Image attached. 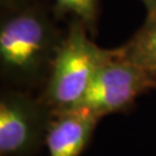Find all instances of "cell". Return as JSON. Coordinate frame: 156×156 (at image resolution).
<instances>
[{
    "instance_id": "7a4b0ae2",
    "label": "cell",
    "mask_w": 156,
    "mask_h": 156,
    "mask_svg": "<svg viewBox=\"0 0 156 156\" xmlns=\"http://www.w3.org/2000/svg\"><path fill=\"white\" fill-rule=\"evenodd\" d=\"M106 49L93 41L76 19L67 21L66 33L38 96L53 111L76 106L83 98Z\"/></svg>"
},
{
    "instance_id": "3957f363",
    "label": "cell",
    "mask_w": 156,
    "mask_h": 156,
    "mask_svg": "<svg viewBox=\"0 0 156 156\" xmlns=\"http://www.w3.org/2000/svg\"><path fill=\"white\" fill-rule=\"evenodd\" d=\"M55 111L31 91L1 88L0 156H35L45 146Z\"/></svg>"
},
{
    "instance_id": "277c9868",
    "label": "cell",
    "mask_w": 156,
    "mask_h": 156,
    "mask_svg": "<svg viewBox=\"0 0 156 156\" xmlns=\"http://www.w3.org/2000/svg\"><path fill=\"white\" fill-rule=\"evenodd\" d=\"M156 90L154 82L144 71L124 58L117 49H106L83 98V106L103 118L112 113H126L145 93Z\"/></svg>"
},
{
    "instance_id": "6da1fadb",
    "label": "cell",
    "mask_w": 156,
    "mask_h": 156,
    "mask_svg": "<svg viewBox=\"0 0 156 156\" xmlns=\"http://www.w3.org/2000/svg\"><path fill=\"white\" fill-rule=\"evenodd\" d=\"M59 21L42 0L0 13L2 88L41 91L66 33Z\"/></svg>"
},
{
    "instance_id": "8992f818",
    "label": "cell",
    "mask_w": 156,
    "mask_h": 156,
    "mask_svg": "<svg viewBox=\"0 0 156 156\" xmlns=\"http://www.w3.org/2000/svg\"><path fill=\"white\" fill-rule=\"evenodd\" d=\"M116 49L156 82V12L147 13L141 27Z\"/></svg>"
},
{
    "instance_id": "9c48e42d",
    "label": "cell",
    "mask_w": 156,
    "mask_h": 156,
    "mask_svg": "<svg viewBox=\"0 0 156 156\" xmlns=\"http://www.w3.org/2000/svg\"><path fill=\"white\" fill-rule=\"evenodd\" d=\"M146 7L147 13L156 12V0H140Z\"/></svg>"
},
{
    "instance_id": "5b68a950",
    "label": "cell",
    "mask_w": 156,
    "mask_h": 156,
    "mask_svg": "<svg viewBox=\"0 0 156 156\" xmlns=\"http://www.w3.org/2000/svg\"><path fill=\"white\" fill-rule=\"evenodd\" d=\"M100 118L83 106L56 111L45 140L49 156H81Z\"/></svg>"
},
{
    "instance_id": "ba28073f",
    "label": "cell",
    "mask_w": 156,
    "mask_h": 156,
    "mask_svg": "<svg viewBox=\"0 0 156 156\" xmlns=\"http://www.w3.org/2000/svg\"><path fill=\"white\" fill-rule=\"evenodd\" d=\"M31 1L34 0H0V13L22 7Z\"/></svg>"
},
{
    "instance_id": "52a82bcc",
    "label": "cell",
    "mask_w": 156,
    "mask_h": 156,
    "mask_svg": "<svg viewBox=\"0 0 156 156\" xmlns=\"http://www.w3.org/2000/svg\"><path fill=\"white\" fill-rule=\"evenodd\" d=\"M53 13L59 20L76 19L83 23L94 38L98 30L100 0H53Z\"/></svg>"
}]
</instances>
